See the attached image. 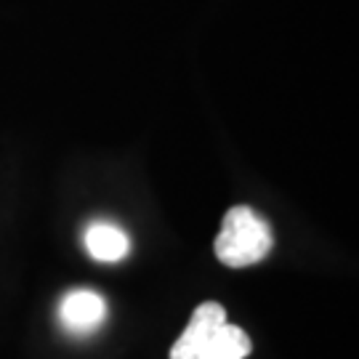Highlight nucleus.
Segmentation results:
<instances>
[{
  "mask_svg": "<svg viewBox=\"0 0 359 359\" xmlns=\"http://www.w3.org/2000/svg\"><path fill=\"white\" fill-rule=\"evenodd\" d=\"M271 229L253 208L234 205L221 221V231L216 237V258L229 269L253 266L271 253Z\"/></svg>",
  "mask_w": 359,
  "mask_h": 359,
  "instance_id": "f257e3e1",
  "label": "nucleus"
},
{
  "mask_svg": "<svg viewBox=\"0 0 359 359\" xmlns=\"http://www.w3.org/2000/svg\"><path fill=\"white\" fill-rule=\"evenodd\" d=\"M250 338L243 327L224 322L218 333L208 341V346L200 351L197 359H245L250 354Z\"/></svg>",
  "mask_w": 359,
  "mask_h": 359,
  "instance_id": "39448f33",
  "label": "nucleus"
},
{
  "mask_svg": "<svg viewBox=\"0 0 359 359\" xmlns=\"http://www.w3.org/2000/svg\"><path fill=\"white\" fill-rule=\"evenodd\" d=\"M224 322H226V309L221 304H216V301L200 304L194 309L187 330L181 333V338L170 348V359H197Z\"/></svg>",
  "mask_w": 359,
  "mask_h": 359,
  "instance_id": "f03ea898",
  "label": "nucleus"
},
{
  "mask_svg": "<svg viewBox=\"0 0 359 359\" xmlns=\"http://www.w3.org/2000/svg\"><path fill=\"white\" fill-rule=\"evenodd\" d=\"M107 317V304L93 290H72L59 304V320L69 333H90Z\"/></svg>",
  "mask_w": 359,
  "mask_h": 359,
  "instance_id": "7ed1b4c3",
  "label": "nucleus"
},
{
  "mask_svg": "<svg viewBox=\"0 0 359 359\" xmlns=\"http://www.w3.org/2000/svg\"><path fill=\"white\" fill-rule=\"evenodd\" d=\"M86 250L102 264H117L128 256V234L115 224H90L86 229Z\"/></svg>",
  "mask_w": 359,
  "mask_h": 359,
  "instance_id": "20e7f679",
  "label": "nucleus"
}]
</instances>
